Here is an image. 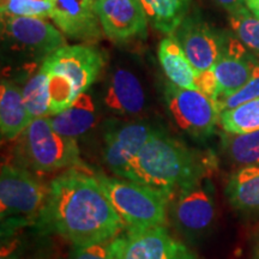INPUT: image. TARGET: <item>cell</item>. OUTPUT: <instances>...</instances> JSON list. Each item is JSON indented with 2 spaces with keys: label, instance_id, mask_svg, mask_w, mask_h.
Wrapping results in <instances>:
<instances>
[{
  "label": "cell",
  "instance_id": "obj_8",
  "mask_svg": "<svg viewBox=\"0 0 259 259\" xmlns=\"http://www.w3.org/2000/svg\"><path fill=\"white\" fill-rule=\"evenodd\" d=\"M105 60L102 52L92 45H65L45 58L41 67L69 79L82 95L99 77Z\"/></svg>",
  "mask_w": 259,
  "mask_h": 259
},
{
  "label": "cell",
  "instance_id": "obj_22",
  "mask_svg": "<svg viewBox=\"0 0 259 259\" xmlns=\"http://www.w3.org/2000/svg\"><path fill=\"white\" fill-rule=\"evenodd\" d=\"M223 153L239 167L259 164V131L244 135H222Z\"/></svg>",
  "mask_w": 259,
  "mask_h": 259
},
{
  "label": "cell",
  "instance_id": "obj_28",
  "mask_svg": "<svg viewBox=\"0 0 259 259\" xmlns=\"http://www.w3.org/2000/svg\"><path fill=\"white\" fill-rule=\"evenodd\" d=\"M255 99H259V66L255 70L252 78L244 87H241L240 89L236 90L235 93L231 94V95L218 100L216 105H218L220 112L222 113Z\"/></svg>",
  "mask_w": 259,
  "mask_h": 259
},
{
  "label": "cell",
  "instance_id": "obj_23",
  "mask_svg": "<svg viewBox=\"0 0 259 259\" xmlns=\"http://www.w3.org/2000/svg\"><path fill=\"white\" fill-rule=\"evenodd\" d=\"M220 125L226 134L232 135L259 131V99L222 112L220 115Z\"/></svg>",
  "mask_w": 259,
  "mask_h": 259
},
{
  "label": "cell",
  "instance_id": "obj_16",
  "mask_svg": "<svg viewBox=\"0 0 259 259\" xmlns=\"http://www.w3.org/2000/svg\"><path fill=\"white\" fill-rule=\"evenodd\" d=\"M103 101L107 108L116 114H138L145 106L143 87L132 72L116 70L107 84Z\"/></svg>",
  "mask_w": 259,
  "mask_h": 259
},
{
  "label": "cell",
  "instance_id": "obj_21",
  "mask_svg": "<svg viewBox=\"0 0 259 259\" xmlns=\"http://www.w3.org/2000/svg\"><path fill=\"white\" fill-rule=\"evenodd\" d=\"M156 30L171 35L189 16L192 0H139Z\"/></svg>",
  "mask_w": 259,
  "mask_h": 259
},
{
  "label": "cell",
  "instance_id": "obj_29",
  "mask_svg": "<svg viewBox=\"0 0 259 259\" xmlns=\"http://www.w3.org/2000/svg\"><path fill=\"white\" fill-rule=\"evenodd\" d=\"M213 2L225 9L229 15H234L236 12L247 9L245 0H213Z\"/></svg>",
  "mask_w": 259,
  "mask_h": 259
},
{
  "label": "cell",
  "instance_id": "obj_13",
  "mask_svg": "<svg viewBox=\"0 0 259 259\" xmlns=\"http://www.w3.org/2000/svg\"><path fill=\"white\" fill-rule=\"evenodd\" d=\"M51 18L64 36L72 40L94 42L102 35L95 0H52Z\"/></svg>",
  "mask_w": 259,
  "mask_h": 259
},
{
  "label": "cell",
  "instance_id": "obj_3",
  "mask_svg": "<svg viewBox=\"0 0 259 259\" xmlns=\"http://www.w3.org/2000/svg\"><path fill=\"white\" fill-rule=\"evenodd\" d=\"M95 177L126 229L139 232L166 225L169 193L125 178L101 173Z\"/></svg>",
  "mask_w": 259,
  "mask_h": 259
},
{
  "label": "cell",
  "instance_id": "obj_24",
  "mask_svg": "<svg viewBox=\"0 0 259 259\" xmlns=\"http://www.w3.org/2000/svg\"><path fill=\"white\" fill-rule=\"evenodd\" d=\"M22 92L31 120L50 115V88L46 71L40 67L38 72L24 84Z\"/></svg>",
  "mask_w": 259,
  "mask_h": 259
},
{
  "label": "cell",
  "instance_id": "obj_5",
  "mask_svg": "<svg viewBox=\"0 0 259 259\" xmlns=\"http://www.w3.org/2000/svg\"><path fill=\"white\" fill-rule=\"evenodd\" d=\"M48 187L23 167L4 164L0 173V218L3 234L35 219L44 206Z\"/></svg>",
  "mask_w": 259,
  "mask_h": 259
},
{
  "label": "cell",
  "instance_id": "obj_15",
  "mask_svg": "<svg viewBox=\"0 0 259 259\" xmlns=\"http://www.w3.org/2000/svg\"><path fill=\"white\" fill-rule=\"evenodd\" d=\"M258 66L259 64L238 38H229L225 53L211 69L216 82L215 102L244 87Z\"/></svg>",
  "mask_w": 259,
  "mask_h": 259
},
{
  "label": "cell",
  "instance_id": "obj_4",
  "mask_svg": "<svg viewBox=\"0 0 259 259\" xmlns=\"http://www.w3.org/2000/svg\"><path fill=\"white\" fill-rule=\"evenodd\" d=\"M15 157L17 166L45 173L83 166L76 139L58 134L48 116L32 120L19 135Z\"/></svg>",
  "mask_w": 259,
  "mask_h": 259
},
{
  "label": "cell",
  "instance_id": "obj_26",
  "mask_svg": "<svg viewBox=\"0 0 259 259\" xmlns=\"http://www.w3.org/2000/svg\"><path fill=\"white\" fill-rule=\"evenodd\" d=\"M229 23L236 38L259 57V18L248 9L229 15Z\"/></svg>",
  "mask_w": 259,
  "mask_h": 259
},
{
  "label": "cell",
  "instance_id": "obj_11",
  "mask_svg": "<svg viewBox=\"0 0 259 259\" xmlns=\"http://www.w3.org/2000/svg\"><path fill=\"white\" fill-rule=\"evenodd\" d=\"M102 30L115 44L145 38L148 17L139 0H95Z\"/></svg>",
  "mask_w": 259,
  "mask_h": 259
},
{
  "label": "cell",
  "instance_id": "obj_19",
  "mask_svg": "<svg viewBox=\"0 0 259 259\" xmlns=\"http://www.w3.org/2000/svg\"><path fill=\"white\" fill-rule=\"evenodd\" d=\"M158 59L166 76L180 88L197 89L199 72L193 67L180 44L173 35L163 38L158 46Z\"/></svg>",
  "mask_w": 259,
  "mask_h": 259
},
{
  "label": "cell",
  "instance_id": "obj_2",
  "mask_svg": "<svg viewBox=\"0 0 259 259\" xmlns=\"http://www.w3.org/2000/svg\"><path fill=\"white\" fill-rule=\"evenodd\" d=\"M206 173L208 163L196 150L155 128L124 178L173 196Z\"/></svg>",
  "mask_w": 259,
  "mask_h": 259
},
{
  "label": "cell",
  "instance_id": "obj_20",
  "mask_svg": "<svg viewBox=\"0 0 259 259\" xmlns=\"http://www.w3.org/2000/svg\"><path fill=\"white\" fill-rule=\"evenodd\" d=\"M52 127L65 137L77 139L95 125L96 109L92 96L82 94L72 106L59 114L48 116Z\"/></svg>",
  "mask_w": 259,
  "mask_h": 259
},
{
  "label": "cell",
  "instance_id": "obj_31",
  "mask_svg": "<svg viewBox=\"0 0 259 259\" xmlns=\"http://www.w3.org/2000/svg\"><path fill=\"white\" fill-rule=\"evenodd\" d=\"M254 259H259V244L255 248V253H254Z\"/></svg>",
  "mask_w": 259,
  "mask_h": 259
},
{
  "label": "cell",
  "instance_id": "obj_12",
  "mask_svg": "<svg viewBox=\"0 0 259 259\" xmlns=\"http://www.w3.org/2000/svg\"><path fill=\"white\" fill-rule=\"evenodd\" d=\"M5 32L24 51L47 58L65 46V36L45 18L5 16Z\"/></svg>",
  "mask_w": 259,
  "mask_h": 259
},
{
  "label": "cell",
  "instance_id": "obj_17",
  "mask_svg": "<svg viewBox=\"0 0 259 259\" xmlns=\"http://www.w3.org/2000/svg\"><path fill=\"white\" fill-rule=\"evenodd\" d=\"M31 121L22 88L14 82L3 79L0 85V130L3 138L9 141L17 139Z\"/></svg>",
  "mask_w": 259,
  "mask_h": 259
},
{
  "label": "cell",
  "instance_id": "obj_6",
  "mask_svg": "<svg viewBox=\"0 0 259 259\" xmlns=\"http://www.w3.org/2000/svg\"><path fill=\"white\" fill-rule=\"evenodd\" d=\"M164 101L174 125L184 134L197 141L208 139L215 134L221 112L208 95L169 82L164 88Z\"/></svg>",
  "mask_w": 259,
  "mask_h": 259
},
{
  "label": "cell",
  "instance_id": "obj_10",
  "mask_svg": "<svg viewBox=\"0 0 259 259\" xmlns=\"http://www.w3.org/2000/svg\"><path fill=\"white\" fill-rule=\"evenodd\" d=\"M155 127L144 122H106L103 131V160L115 176L124 178Z\"/></svg>",
  "mask_w": 259,
  "mask_h": 259
},
{
  "label": "cell",
  "instance_id": "obj_27",
  "mask_svg": "<svg viewBox=\"0 0 259 259\" xmlns=\"http://www.w3.org/2000/svg\"><path fill=\"white\" fill-rule=\"evenodd\" d=\"M4 14L5 16L51 18L52 0H6L3 5Z\"/></svg>",
  "mask_w": 259,
  "mask_h": 259
},
{
  "label": "cell",
  "instance_id": "obj_25",
  "mask_svg": "<svg viewBox=\"0 0 259 259\" xmlns=\"http://www.w3.org/2000/svg\"><path fill=\"white\" fill-rule=\"evenodd\" d=\"M126 244L127 229L109 240L85 246H73L67 259H124Z\"/></svg>",
  "mask_w": 259,
  "mask_h": 259
},
{
  "label": "cell",
  "instance_id": "obj_18",
  "mask_svg": "<svg viewBox=\"0 0 259 259\" xmlns=\"http://www.w3.org/2000/svg\"><path fill=\"white\" fill-rule=\"evenodd\" d=\"M225 192L235 210L247 215L259 213V164L239 168L228 179Z\"/></svg>",
  "mask_w": 259,
  "mask_h": 259
},
{
  "label": "cell",
  "instance_id": "obj_30",
  "mask_svg": "<svg viewBox=\"0 0 259 259\" xmlns=\"http://www.w3.org/2000/svg\"><path fill=\"white\" fill-rule=\"evenodd\" d=\"M246 8L253 14L255 17L259 18V0H245Z\"/></svg>",
  "mask_w": 259,
  "mask_h": 259
},
{
  "label": "cell",
  "instance_id": "obj_7",
  "mask_svg": "<svg viewBox=\"0 0 259 259\" xmlns=\"http://www.w3.org/2000/svg\"><path fill=\"white\" fill-rule=\"evenodd\" d=\"M170 209L177 231L190 240L205 235L215 222V186L208 174L184 186L174 194Z\"/></svg>",
  "mask_w": 259,
  "mask_h": 259
},
{
  "label": "cell",
  "instance_id": "obj_1",
  "mask_svg": "<svg viewBox=\"0 0 259 259\" xmlns=\"http://www.w3.org/2000/svg\"><path fill=\"white\" fill-rule=\"evenodd\" d=\"M36 227L45 234L60 235L73 246H85L114 238L125 225L95 174L80 166L51 181Z\"/></svg>",
  "mask_w": 259,
  "mask_h": 259
},
{
  "label": "cell",
  "instance_id": "obj_9",
  "mask_svg": "<svg viewBox=\"0 0 259 259\" xmlns=\"http://www.w3.org/2000/svg\"><path fill=\"white\" fill-rule=\"evenodd\" d=\"M171 35L177 38L198 72L212 69L229 42V37L197 15L187 16Z\"/></svg>",
  "mask_w": 259,
  "mask_h": 259
},
{
  "label": "cell",
  "instance_id": "obj_14",
  "mask_svg": "<svg viewBox=\"0 0 259 259\" xmlns=\"http://www.w3.org/2000/svg\"><path fill=\"white\" fill-rule=\"evenodd\" d=\"M124 259H199L187 246L174 238L166 227L147 231L127 229Z\"/></svg>",
  "mask_w": 259,
  "mask_h": 259
}]
</instances>
